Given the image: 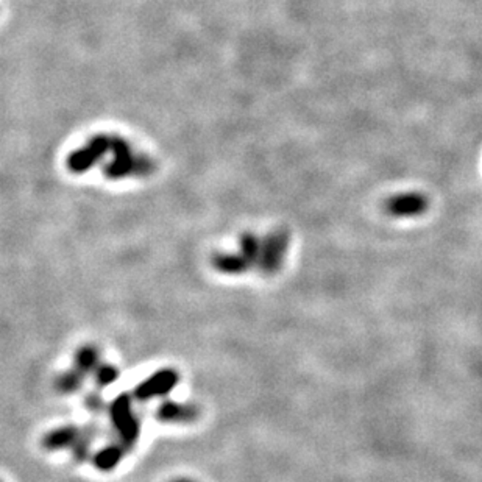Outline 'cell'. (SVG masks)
I'll return each instance as SVG.
<instances>
[{"mask_svg": "<svg viewBox=\"0 0 482 482\" xmlns=\"http://www.w3.org/2000/svg\"><path fill=\"white\" fill-rule=\"evenodd\" d=\"M92 375H94V379H96L97 387L103 389V387L114 384L117 378H119L120 372H119V368L111 366V364L100 362V366L96 368V372H94Z\"/></svg>", "mask_w": 482, "mask_h": 482, "instance_id": "13", "label": "cell"}, {"mask_svg": "<svg viewBox=\"0 0 482 482\" xmlns=\"http://www.w3.org/2000/svg\"><path fill=\"white\" fill-rule=\"evenodd\" d=\"M200 415V410L196 404L192 403H180V401H167L158 406L156 417L163 423H170V425H187L193 423Z\"/></svg>", "mask_w": 482, "mask_h": 482, "instance_id": "7", "label": "cell"}, {"mask_svg": "<svg viewBox=\"0 0 482 482\" xmlns=\"http://www.w3.org/2000/svg\"><path fill=\"white\" fill-rule=\"evenodd\" d=\"M289 242L291 234L289 231L284 230V228L275 230L270 233L266 239H262L260 262H258V269L261 270L262 275L272 276L280 272V269L283 267L284 264Z\"/></svg>", "mask_w": 482, "mask_h": 482, "instance_id": "2", "label": "cell"}, {"mask_svg": "<svg viewBox=\"0 0 482 482\" xmlns=\"http://www.w3.org/2000/svg\"><path fill=\"white\" fill-rule=\"evenodd\" d=\"M172 482H197V481L189 479V478H178V479H174Z\"/></svg>", "mask_w": 482, "mask_h": 482, "instance_id": "15", "label": "cell"}, {"mask_svg": "<svg viewBox=\"0 0 482 482\" xmlns=\"http://www.w3.org/2000/svg\"><path fill=\"white\" fill-rule=\"evenodd\" d=\"M96 426H75L66 425L47 432L43 437V446L49 451L70 450L72 451L80 442H83L87 437H96Z\"/></svg>", "mask_w": 482, "mask_h": 482, "instance_id": "3", "label": "cell"}, {"mask_svg": "<svg viewBox=\"0 0 482 482\" xmlns=\"http://www.w3.org/2000/svg\"><path fill=\"white\" fill-rule=\"evenodd\" d=\"M86 408L92 410V412H103V410H108L107 403H105L103 398L97 395V393H91V395H87Z\"/></svg>", "mask_w": 482, "mask_h": 482, "instance_id": "14", "label": "cell"}, {"mask_svg": "<svg viewBox=\"0 0 482 482\" xmlns=\"http://www.w3.org/2000/svg\"><path fill=\"white\" fill-rule=\"evenodd\" d=\"M429 208V200L420 192H403L390 197L384 205L386 213L392 217H419Z\"/></svg>", "mask_w": 482, "mask_h": 482, "instance_id": "5", "label": "cell"}, {"mask_svg": "<svg viewBox=\"0 0 482 482\" xmlns=\"http://www.w3.org/2000/svg\"><path fill=\"white\" fill-rule=\"evenodd\" d=\"M100 366V351L94 345H85L75 355V368L80 370L85 376L96 372Z\"/></svg>", "mask_w": 482, "mask_h": 482, "instance_id": "10", "label": "cell"}, {"mask_svg": "<svg viewBox=\"0 0 482 482\" xmlns=\"http://www.w3.org/2000/svg\"><path fill=\"white\" fill-rule=\"evenodd\" d=\"M211 266H213L219 273L225 275H244L249 272L251 266L249 261L242 256V253H230V251H219L211 258Z\"/></svg>", "mask_w": 482, "mask_h": 482, "instance_id": "8", "label": "cell"}, {"mask_svg": "<svg viewBox=\"0 0 482 482\" xmlns=\"http://www.w3.org/2000/svg\"><path fill=\"white\" fill-rule=\"evenodd\" d=\"M86 376L77 370L75 367L66 370V372H63L60 376H58L55 381L56 389L60 390L61 393H75L78 392L81 387H83V381Z\"/></svg>", "mask_w": 482, "mask_h": 482, "instance_id": "11", "label": "cell"}, {"mask_svg": "<svg viewBox=\"0 0 482 482\" xmlns=\"http://www.w3.org/2000/svg\"><path fill=\"white\" fill-rule=\"evenodd\" d=\"M127 451V446L117 440L116 443H108L105 445L103 448H100L96 454H94L92 462L100 472H111V470H114L122 462Z\"/></svg>", "mask_w": 482, "mask_h": 482, "instance_id": "9", "label": "cell"}, {"mask_svg": "<svg viewBox=\"0 0 482 482\" xmlns=\"http://www.w3.org/2000/svg\"><path fill=\"white\" fill-rule=\"evenodd\" d=\"M108 415L117 434V440L132 450L139 440V420L133 409V398L130 395H119L108 406Z\"/></svg>", "mask_w": 482, "mask_h": 482, "instance_id": "1", "label": "cell"}, {"mask_svg": "<svg viewBox=\"0 0 482 482\" xmlns=\"http://www.w3.org/2000/svg\"><path fill=\"white\" fill-rule=\"evenodd\" d=\"M180 375L174 368L158 370L149 378L144 379L136 389H134V398L139 401H149V399L166 397L178 386Z\"/></svg>", "mask_w": 482, "mask_h": 482, "instance_id": "4", "label": "cell"}, {"mask_svg": "<svg viewBox=\"0 0 482 482\" xmlns=\"http://www.w3.org/2000/svg\"><path fill=\"white\" fill-rule=\"evenodd\" d=\"M111 147V138L108 136H96L90 140V144L78 151L70 155L69 158V169L75 174H81L85 170L91 169L96 164L97 158L102 156L105 151L109 150Z\"/></svg>", "mask_w": 482, "mask_h": 482, "instance_id": "6", "label": "cell"}, {"mask_svg": "<svg viewBox=\"0 0 482 482\" xmlns=\"http://www.w3.org/2000/svg\"><path fill=\"white\" fill-rule=\"evenodd\" d=\"M261 247H262V239H260L256 234L253 233H244V236L240 238V253L245 258L249 264L253 267H258V262H260V255H261Z\"/></svg>", "mask_w": 482, "mask_h": 482, "instance_id": "12", "label": "cell"}]
</instances>
